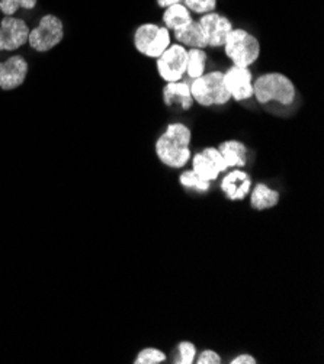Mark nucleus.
Here are the masks:
<instances>
[{
    "mask_svg": "<svg viewBox=\"0 0 324 364\" xmlns=\"http://www.w3.org/2000/svg\"><path fill=\"white\" fill-rule=\"evenodd\" d=\"M191 141L192 132L188 125L169 124L155 144L156 156L169 168H184L192 157Z\"/></svg>",
    "mask_w": 324,
    "mask_h": 364,
    "instance_id": "f257e3e1",
    "label": "nucleus"
},
{
    "mask_svg": "<svg viewBox=\"0 0 324 364\" xmlns=\"http://www.w3.org/2000/svg\"><path fill=\"white\" fill-rule=\"evenodd\" d=\"M254 97L262 105L276 102L291 106L296 102L297 89L290 77L282 73L271 71L254 80Z\"/></svg>",
    "mask_w": 324,
    "mask_h": 364,
    "instance_id": "f03ea898",
    "label": "nucleus"
},
{
    "mask_svg": "<svg viewBox=\"0 0 324 364\" xmlns=\"http://www.w3.org/2000/svg\"><path fill=\"white\" fill-rule=\"evenodd\" d=\"M233 65L250 67L261 57V43L254 33L243 28H233L223 46Z\"/></svg>",
    "mask_w": 324,
    "mask_h": 364,
    "instance_id": "7ed1b4c3",
    "label": "nucleus"
},
{
    "mask_svg": "<svg viewBox=\"0 0 324 364\" xmlns=\"http://www.w3.org/2000/svg\"><path fill=\"white\" fill-rule=\"evenodd\" d=\"M194 102L204 107L227 105L231 97L223 82V71L214 70L204 75L189 85Z\"/></svg>",
    "mask_w": 324,
    "mask_h": 364,
    "instance_id": "20e7f679",
    "label": "nucleus"
},
{
    "mask_svg": "<svg viewBox=\"0 0 324 364\" xmlns=\"http://www.w3.org/2000/svg\"><path fill=\"white\" fill-rule=\"evenodd\" d=\"M64 26L60 18L54 15H44L40 23L29 31L28 44L37 53H47L63 41Z\"/></svg>",
    "mask_w": 324,
    "mask_h": 364,
    "instance_id": "39448f33",
    "label": "nucleus"
},
{
    "mask_svg": "<svg viewBox=\"0 0 324 364\" xmlns=\"http://www.w3.org/2000/svg\"><path fill=\"white\" fill-rule=\"evenodd\" d=\"M188 50L181 44H170L169 48L156 60L157 73L163 82H181L187 75Z\"/></svg>",
    "mask_w": 324,
    "mask_h": 364,
    "instance_id": "423d86ee",
    "label": "nucleus"
},
{
    "mask_svg": "<svg viewBox=\"0 0 324 364\" xmlns=\"http://www.w3.org/2000/svg\"><path fill=\"white\" fill-rule=\"evenodd\" d=\"M192 159V170L202 177L204 180L212 181L219 180V177L229 170L221 153L217 147H207L198 151Z\"/></svg>",
    "mask_w": 324,
    "mask_h": 364,
    "instance_id": "0eeeda50",
    "label": "nucleus"
},
{
    "mask_svg": "<svg viewBox=\"0 0 324 364\" xmlns=\"http://www.w3.org/2000/svg\"><path fill=\"white\" fill-rule=\"evenodd\" d=\"M254 73L250 67L231 65L226 73H223V82L231 99L236 102L249 100L254 97Z\"/></svg>",
    "mask_w": 324,
    "mask_h": 364,
    "instance_id": "6e6552de",
    "label": "nucleus"
},
{
    "mask_svg": "<svg viewBox=\"0 0 324 364\" xmlns=\"http://www.w3.org/2000/svg\"><path fill=\"white\" fill-rule=\"evenodd\" d=\"M198 23L201 25L207 44L211 48H221L227 40L229 33L234 28L227 16L215 11L201 15Z\"/></svg>",
    "mask_w": 324,
    "mask_h": 364,
    "instance_id": "1a4fd4ad",
    "label": "nucleus"
},
{
    "mask_svg": "<svg viewBox=\"0 0 324 364\" xmlns=\"http://www.w3.org/2000/svg\"><path fill=\"white\" fill-rule=\"evenodd\" d=\"M29 28L23 19L5 16L0 22V51H15L28 43Z\"/></svg>",
    "mask_w": 324,
    "mask_h": 364,
    "instance_id": "9d476101",
    "label": "nucleus"
},
{
    "mask_svg": "<svg viewBox=\"0 0 324 364\" xmlns=\"http://www.w3.org/2000/svg\"><path fill=\"white\" fill-rule=\"evenodd\" d=\"M28 75V63L22 55H14L0 63V89L14 90L22 86Z\"/></svg>",
    "mask_w": 324,
    "mask_h": 364,
    "instance_id": "9b49d317",
    "label": "nucleus"
},
{
    "mask_svg": "<svg viewBox=\"0 0 324 364\" xmlns=\"http://www.w3.org/2000/svg\"><path fill=\"white\" fill-rule=\"evenodd\" d=\"M221 192L229 200H243L250 193L251 177L241 168L227 170L220 183Z\"/></svg>",
    "mask_w": 324,
    "mask_h": 364,
    "instance_id": "f8f14e48",
    "label": "nucleus"
},
{
    "mask_svg": "<svg viewBox=\"0 0 324 364\" xmlns=\"http://www.w3.org/2000/svg\"><path fill=\"white\" fill-rule=\"evenodd\" d=\"M163 102L169 107H179L182 111H189L194 105L191 87L185 82L166 83L163 87Z\"/></svg>",
    "mask_w": 324,
    "mask_h": 364,
    "instance_id": "ddd939ff",
    "label": "nucleus"
},
{
    "mask_svg": "<svg viewBox=\"0 0 324 364\" xmlns=\"http://www.w3.org/2000/svg\"><path fill=\"white\" fill-rule=\"evenodd\" d=\"M217 149L229 168H243L247 164V147L241 141L227 139L223 141Z\"/></svg>",
    "mask_w": 324,
    "mask_h": 364,
    "instance_id": "4468645a",
    "label": "nucleus"
},
{
    "mask_svg": "<svg viewBox=\"0 0 324 364\" xmlns=\"http://www.w3.org/2000/svg\"><path fill=\"white\" fill-rule=\"evenodd\" d=\"M174 33V38L176 41L188 48H207V40H205V35L204 31L201 28V25L198 23V21H191L187 26H184L182 29H179Z\"/></svg>",
    "mask_w": 324,
    "mask_h": 364,
    "instance_id": "2eb2a0df",
    "label": "nucleus"
},
{
    "mask_svg": "<svg viewBox=\"0 0 324 364\" xmlns=\"http://www.w3.org/2000/svg\"><path fill=\"white\" fill-rule=\"evenodd\" d=\"M281 195L265 183H258L250 193V206L255 210H266L279 203Z\"/></svg>",
    "mask_w": 324,
    "mask_h": 364,
    "instance_id": "dca6fc26",
    "label": "nucleus"
},
{
    "mask_svg": "<svg viewBox=\"0 0 324 364\" xmlns=\"http://www.w3.org/2000/svg\"><path fill=\"white\" fill-rule=\"evenodd\" d=\"M162 19H163L164 26L169 31L176 32L179 29H182L184 26H187L194 18H192L191 11L184 4H176V5H172L164 9Z\"/></svg>",
    "mask_w": 324,
    "mask_h": 364,
    "instance_id": "f3484780",
    "label": "nucleus"
},
{
    "mask_svg": "<svg viewBox=\"0 0 324 364\" xmlns=\"http://www.w3.org/2000/svg\"><path fill=\"white\" fill-rule=\"evenodd\" d=\"M159 28H160V26H159L157 23L147 22V23H141V25L135 29L132 41H134L135 50H137L140 54L146 55V53L149 51L150 46H152L153 41L156 40V35H157V32H159Z\"/></svg>",
    "mask_w": 324,
    "mask_h": 364,
    "instance_id": "a211bd4d",
    "label": "nucleus"
},
{
    "mask_svg": "<svg viewBox=\"0 0 324 364\" xmlns=\"http://www.w3.org/2000/svg\"><path fill=\"white\" fill-rule=\"evenodd\" d=\"M207 53L202 48H189L188 50V63L187 75L189 79L195 80L207 73Z\"/></svg>",
    "mask_w": 324,
    "mask_h": 364,
    "instance_id": "6ab92c4d",
    "label": "nucleus"
},
{
    "mask_svg": "<svg viewBox=\"0 0 324 364\" xmlns=\"http://www.w3.org/2000/svg\"><path fill=\"white\" fill-rule=\"evenodd\" d=\"M179 183H181L187 191H192L197 193H207L211 188L209 181L199 177L194 170H185L179 176Z\"/></svg>",
    "mask_w": 324,
    "mask_h": 364,
    "instance_id": "aec40b11",
    "label": "nucleus"
},
{
    "mask_svg": "<svg viewBox=\"0 0 324 364\" xmlns=\"http://www.w3.org/2000/svg\"><path fill=\"white\" fill-rule=\"evenodd\" d=\"M172 44V36H170V31L166 26H160L159 32L156 35V40L153 41V44L150 46L149 51L146 53V57L157 60Z\"/></svg>",
    "mask_w": 324,
    "mask_h": 364,
    "instance_id": "412c9836",
    "label": "nucleus"
},
{
    "mask_svg": "<svg viewBox=\"0 0 324 364\" xmlns=\"http://www.w3.org/2000/svg\"><path fill=\"white\" fill-rule=\"evenodd\" d=\"M37 6V0H0V11L5 16H14L19 9L32 11Z\"/></svg>",
    "mask_w": 324,
    "mask_h": 364,
    "instance_id": "4be33fe9",
    "label": "nucleus"
},
{
    "mask_svg": "<svg viewBox=\"0 0 324 364\" xmlns=\"http://www.w3.org/2000/svg\"><path fill=\"white\" fill-rule=\"evenodd\" d=\"M166 361V354L155 347H147L138 351L134 364H160Z\"/></svg>",
    "mask_w": 324,
    "mask_h": 364,
    "instance_id": "5701e85b",
    "label": "nucleus"
},
{
    "mask_svg": "<svg viewBox=\"0 0 324 364\" xmlns=\"http://www.w3.org/2000/svg\"><path fill=\"white\" fill-rule=\"evenodd\" d=\"M197 358V347L191 341H181L177 344V357L174 358L176 364H192Z\"/></svg>",
    "mask_w": 324,
    "mask_h": 364,
    "instance_id": "b1692460",
    "label": "nucleus"
},
{
    "mask_svg": "<svg viewBox=\"0 0 324 364\" xmlns=\"http://www.w3.org/2000/svg\"><path fill=\"white\" fill-rule=\"evenodd\" d=\"M182 4L191 11V14H198L199 16L214 12L217 8V0H184Z\"/></svg>",
    "mask_w": 324,
    "mask_h": 364,
    "instance_id": "393cba45",
    "label": "nucleus"
},
{
    "mask_svg": "<svg viewBox=\"0 0 324 364\" xmlns=\"http://www.w3.org/2000/svg\"><path fill=\"white\" fill-rule=\"evenodd\" d=\"M195 363H198V364H221L223 358L217 351L204 350L199 353V355H197Z\"/></svg>",
    "mask_w": 324,
    "mask_h": 364,
    "instance_id": "a878e982",
    "label": "nucleus"
},
{
    "mask_svg": "<svg viewBox=\"0 0 324 364\" xmlns=\"http://www.w3.org/2000/svg\"><path fill=\"white\" fill-rule=\"evenodd\" d=\"M230 363L231 364H256L258 360L254 355H250V354H239Z\"/></svg>",
    "mask_w": 324,
    "mask_h": 364,
    "instance_id": "bb28decb",
    "label": "nucleus"
},
{
    "mask_svg": "<svg viewBox=\"0 0 324 364\" xmlns=\"http://www.w3.org/2000/svg\"><path fill=\"white\" fill-rule=\"evenodd\" d=\"M182 2H184V0H156L157 6H159V8H162V9H166V8L172 6V5L182 4Z\"/></svg>",
    "mask_w": 324,
    "mask_h": 364,
    "instance_id": "cd10ccee",
    "label": "nucleus"
}]
</instances>
